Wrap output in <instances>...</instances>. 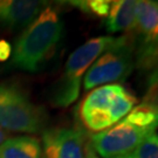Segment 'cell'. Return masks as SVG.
<instances>
[{
  "mask_svg": "<svg viewBox=\"0 0 158 158\" xmlns=\"http://www.w3.org/2000/svg\"><path fill=\"white\" fill-rule=\"evenodd\" d=\"M136 67L135 46L130 34L116 36L115 42L96 59L83 77V88L97 87L124 81Z\"/></svg>",
  "mask_w": 158,
  "mask_h": 158,
  "instance_id": "obj_4",
  "label": "cell"
},
{
  "mask_svg": "<svg viewBox=\"0 0 158 158\" xmlns=\"http://www.w3.org/2000/svg\"><path fill=\"white\" fill-rule=\"evenodd\" d=\"M85 158H100L96 152L94 151V149L91 148V145L89 143H87L85 145Z\"/></svg>",
  "mask_w": 158,
  "mask_h": 158,
  "instance_id": "obj_17",
  "label": "cell"
},
{
  "mask_svg": "<svg viewBox=\"0 0 158 158\" xmlns=\"http://www.w3.org/2000/svg\"><path fill=\"white\" fill-rule=\"evenodd\" d=\"M0 158H45V155L38 138L19 136L0 144Z\"/></svg>",
  "mask_w": 158,
  "mask_h": 158,
  "instance_id": "obj_10",
  "label": "cell"
},
{
  "mask_svg": "<svg viewBox=\"0 0 158 158\" xmlns=\"http://www.w3.org/2000/svg\"><path fill=\"white\" fill-rule=\"evenodd\" d=\"M136 97L131 93L125 89L124 87L122 85L118 93L115 95L111 106L108 110L109 117L111 119L113 124H116L117 122H119L121 119H123L128 115V114L132 110V108L135 107Z\"/></svg>",
  "mask_w": 158,
  "mask_h": 158,
  "instance_id": "obj_12",
  "label": "cell"
},
{
  "mask_svg": "<svg viewBox=\"0 0 158 158\" xmlns=\"http://www.w3.org/2000/svg\"><path fill=\"white\" fill-rule=\"evenodd\" d=\"M121 85L111 83L97 87L91 90L80 107V115L89 113H108L115 95L121 89Z\"/></svg>",
  "mask_w": 158,
  "mask_h": 158,
  "instance_id": "obj_11",
  "label": "cell"
},
{
  "mask_svg": "<svg viewBox=\"0 0 158 158\" xmlns=\"http://www.w3.org/2000/svg\"><path fill=\"white\" fill-rule=\"evenodd\" d=\"M124 158H158L157 132H153L144 138L135 150Z\"/></svg>",
  "mask_w": 158,
  "mask_h": 158,
  "instance_id": "obj_13",
  "label": "cell"
},
{
  "mask_svg": "<svg viewBox=\"0 0 158 158\" xmlns=\"http://www.w3.org/2000/svg\"><path fill=\"white\" fill-rule=\"evenodd\" d=\"M47 114L21 89L0 83V128L13 132L36 134L44 129Z\"/></svg>",
  "mask_w": 158,
  "mask_h": 158,
  "instance_id": "obj_5",
  "label": "cell"
},
{
  "mask_svg": "<svg viewBox=\"0 0 158 158\" xmlns=\"http://www.w3.org/2000/svg\"><path fill=\"white\" fill-rule=\"evenodd\" d=\"M116 36L106 35L88 40L69 55L62 75L52 89L51 102L53 106L64 108L77 100L81 82L96 59L115 42Z\"/></svg>",
  "mask_w": 158,
  "mask_h": 158,
  "instance_id": "obj_3",
  "label": "cell"
},
{
  "mask_svg": "<svg viewBox=\"0 0 158 158\" xmlns=\"http://www.w3.org/2000/svg\"><path fill=\"white\" fill-rule=\"evenodd\" d=\"M63 21L54 6H46L18 38L12 63L34 73L49 59L63 33Z\"/></svg>",
  "mask_w": 158,
  "mask_h": 158,
  "instance_id": "obj_2",
  "label": "cell"
},
{
  "mask_svg": "<svg viewBox=\"0 0 158 158\" xmlns=\"http://www.w3.org/2000/svg\"><path fill=\"white\" fill-rule=\"evenodd\" d=\"M137 0H116L106 18V29L108 33L130 34L134 28Z\"/></svg>",
  "mask_w": 158,
  "mask_h": 158,
  "instance_id": "obj_9",
  "label": "cell"
},
{
  "mask_svg": "<svg viewBox=\"0 0 158 158\" xmlns=\"http://www.w3.org/2000/svg\"><path fill=\"white\" fill-rule=\"evenodd\" d=\"M143 102L150 104L151 107H153L158 111V87L157 88H152L151 90L149 91V94H148V96Z\"/></svg>",
  "mask_w": 158,
  "mask_h": 158,
  "instance_id": "obj_16",
  "label": "cell"
},
{
  "mask_svg": "<svg viewBox=\"0 0 158 158\" xmlns=\"http://www.w3.org/2000/svg\"><path fill=\"white\" fill-rule=\"evenodd\" d=\"M45 1L0 0V25L10 28L27 26L46 7Z\"/></svg>",
  "mask_w": 158,
  "mask_h": 158,
  "instance_id": "obj_8",
  "label": "cell"
},
{
  "mask_svg": "<svg viewBox=\"0 0 158 158\" xmlns=\"http://www.w3.org/2000/svg\"><path fill=\"white\" fill-rule=\"evenodd\" d=\"M41 145L45 158H85V134L79 128L48 129Z\"/></svg>",
  "mask_w": 158,
  "mask_h": 158,
  "instance_id": "obj_7",
  "label": "cell"
},
{
  "mask_svg": "<svg viewBox=\"0 0 158 158\" xmlns=\"http://www.w3.org/2000/svg\"><path fill=\"white\" fill-rule=\"evenodd\" d=\"M12 55V47L6 40H0V61H7Z\"/></svg>",
  "mask_w": 158,
  "mask_h": 158,
  "instance_id": "obj_15",
  "label": "cell"
},
{
  "mask_svg": "<svg viewBox=\"0 0 158 158\" xmlns=\"http://www.w3.org/2000/svg\"><path fill=\"white\" fill-rule=\"evenodd\" d=\"M130 35L135 46L136 66L151 72L152 80L158 79V1L137 0Z\"/></svg>",
  "mask_w": 158,
  "mask_h": 158,
  "instance_id": "obj_6",
  "label": "cell"
},
{
  "mask_svg": "<svg viewBox=\"0 0 158 158\" xmlns=\"http://www.w3.org/2000/svg\"><path fill=\"white\" fill-rule=\"evenodd\" d=\"M7 136L8 135H7V132H6L5 130L0 128V144H1V143H4V142L7 139Z\"/></svg>",
  "mask_w": 158,
  "mask_h": 158,
  "instance_id": "obj_18",
  "label": "cell"
},
{
  "mask_svg": "<svg viewBox=\"0 0 158 158\" xmlns=\"http://www.w3.org/2000/svg\"><path fill=\"white\" fill-rule=\"evenodd\" d=\"M157 128L158 111L143 102L116 124L94 134L89 144L102 158H124Z\"/></svg>",
  "mask_w": 158,
  "mask_h": 158,
  "instance_id": "obj_1",
  "label": "cell"
},
{
  "mask_svg": "<svg viewBox=\"0 0 158 158\" xmlns=\"http://www.w3.org/2000/svg\"><path fill=\"white\" fill-rule=\"evenodd\" d=\"M75 7L80 8L81 11L89 13L93 15L100 18H107L111 1L109 0H88V1H72Z\"/></svg>",
  "mask_w": 158,
  "mask_h": 158,
  "instance_id": "obj_14",
  "label": "cell"
}]
</instances>
